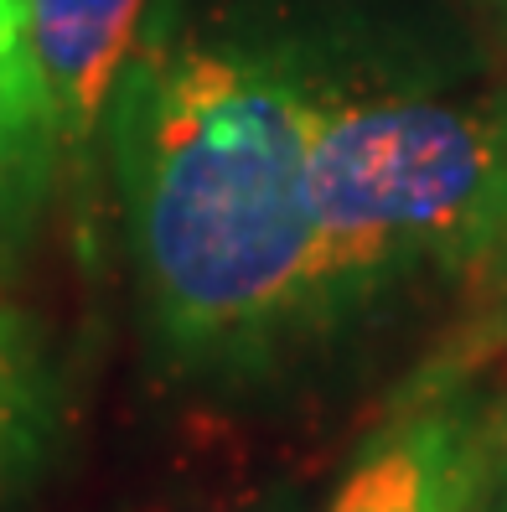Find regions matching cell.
I'll return each mask as SVG.
<instances>
[{
    "mask_svg": "<svg viewBox=\"0 0 507 512\" xmlns=\"http://www.w3.org/2000/svg\"><path fill=\"white\" fill-rule=\"evenodd\" d=\"M109 130L166 363L244 383L316 342L311 78L280 52L145 42Z\"/></svg>",
    "mask_w": 507,
    "mask_h": 512,
    "instance_id": "6da1fadb",
    "label": "cell"
},
{
    "mask_svg": "<svg viewBox=\"0 0 507 512\" xmlns=\"http://www.w3.org/2000/svg\"><path fill=\"white\" fill-rule=\"evenodd\" d=\"M306 192L321 337L378 295L456 275L507 233V104L435 88L326 94L311 83Z\"/></svg>",
    "mask_w": 507,
    "mask_h": 512,
    "instance_id": "7a4b0ae2",
    "label": "cell"
},
{
    "mask_svg": "<svg viewBox=\"0 0 507 512\" xmlns=\"http://www.w3.org/2000/svg\"><path fill=\"white\" fill-rule=\"evenodd\" d=\"M497 492L492 419L466 388L414 394L352 461L326 512H487Z\"/></svg>",
    "mask_w": 507,
    "mask_h": 512,
    "instance_id": "3957f363",
    "label": "cell"
},
{
    "mask_svg": "<svg viewBox=\"0 0 507 512\" xmlns=\"http://www.w3.org/2000/svg\"><path fill=\"white\" fill-rule=\"evenodd\" d=\"M145 0H21L26 52L42 78L63 161L104 130L114 88L135 57Z\"/></svg>",
    "mask_w": 507,
    "mask_h": 512,
    "instance_id": "277c9868",
    "label": "cell"
},
{
    "mask_svg": "<svg viewBox=\"0 0 507 512\" xmlns=\"http://www.w3.org/2000/svg\"><path fill=\"white\" fill-rule=\"evenodd\" d=\"M57 166H63V145L26 52L21 0H0V269L32 238Z\"/></svg>",
    "mask_w": 507,
    "mask_h": 512,
    "instance_id": "5b68a950",
    "label": "cell"
},
{
    "mask_svg": "<svg viewBox=\"0 0 507 512\" xmlns=\"http://www.w3.org/2000/svg\"><path fill=\"white\" fill-rule=\"evenodd\" d=\"M57 419V383L47 347L21 311L0 306V492L42 461Z\"/></svg>",
    "mask_w": 507,
    "mask_h": 512,
    "instance_id": "8992f818",
    "label": "cell"
},
{
    "mask_svg": "<svg viewBox=\"0 0 507 512\" xmlns=\"http://www.w3.org/2000/svg\"><path fill=\"white\" fill-rule=\"evenodd\" d=\"M140 512H306L290 492H197V497H166Z\"/></svg>",
    "mask_w": 507,
    "mask_h": 512,
    "instance_id": "52a82bcc",
    "label": "cell"
},
{
    "mask_svg": "<svg viewBox=\"0 0 507 512\" xmlns=\"http://www.w3.org/2000/svg\"><path fill=\"white\" fill-rule=\"evenodd\" d=\"M492 466H497V492L507 497V404L492 419Z\"/></svg>",
    "mask_w": 507,
    "mask_h": 512,
    "instance_id": "ba28073f",
    "label": "cell"
},
{
    "mask_svg": "<svg viewBox=\"0 0 507 512\" xmlns=\"http://www.w3.org/2000/svg\"><path fill=\"white\" fill-rule=\"evenodd\" d=\"M497 512H507V497H502V502H497Z\"/></svg>",
    "mask_w": 507,
    "mask_h": 512,
    "instance_id": "9c48e42d",
    "label": "cell"
},
{
    "mask_svg": "<svg viewBox=\"0 0 507 512\" xmlns=\"http://www.w3.org/2000/svg\"><path fill=\"white\" fill-rule=\"evenodd\" d=\"M497 6H502V11H507V0H497Z\"/></svg>",
    "mask_w": 507,
    "mask_h": 512,
    "instance_id": "30bf717a",
    "label": "cell"
}]
</instances>
